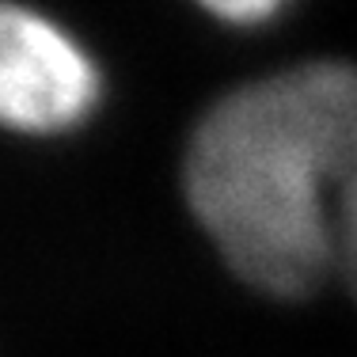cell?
Returning <instances> with one entry per match:
<instances>
[{
  "mask_svg": "<svg viewBox=\"0 0 357 357\" xmlns=\"http://www.w3.org/2000/svg\"><path fill=\"white\" fill-rule=\"evenodd\" d=\"M331 248H335V270L357 301V156L350 160L331 202Z\"/></svg>",
  "mask_w": 357,
  "mask_h": 357,
  "instance_id": "cell-3",
  "label": "cell"
},
{
  "mask_svg": "<svg viewBox=\"0 0 357 357\" xmlns=\"http://www.w3.org/2000/svg\"><path fill=\"white\" fill-rule=\"evenodd\" d=\"M99 99V69L46 15L0 4V126L57 133Z\"/></svg>",
  "mask_w": 357,
  "mask_h": 357,
  "instance_id": "cell-2",
  "label": "cell"
},
{
  "mask_svg": "<svg viewBox=\"0 0 357 357\" xmlns=\"http://www.w3.org/2000/svg\"><path fill=\"white\" fill-rule=\"evenodd\" d=\"M354 156L357 65H296L209 107L186 149V202L240 282L304 296L335 270L331 202Z\"/></svg>",
  "mask_w": 357,
  "mask_h": 357,
  "instance_id": "cell-1",
  "label": "cell"
},
{
  "mask_svg": "<svg viewBox=\"0 0 357 357\" xmlns=\"http://www.w3.org/2000/svg\"><path fill=\"white\" fill-rule=\"evenodd\" d=\"M206 12L228 23H262L285 8V0H198Z\"/></svg>",
  "mask_w": 357,
  "mask_h": 357,
  "instance_id": "cell-4",
  "label": "cell"
}]
</instances>
